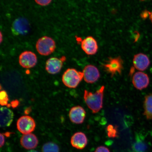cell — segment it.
<instances>
[{
    "label": "cell",
    "instance_id": "cell-1",
    "mask_svg": "<svg viewBox=\"0 0 152 152\" xmlns=\"http://www.w3.org/2000/svg\"><path fill=\"white\" fill-rule=\"evenodd\" d=\"M105 87L102 86L95 93L84 91L83 98L87 105L93 113H98L103 107L104 94Z\"/></svg>",
    "mask_w": 152,
    "mask_h": 152
},
{
    "label": "cell",
    "instance_id": "cell-2",
    "mask_svg": "<svg viewBox=\"0 0 152 152\" xmlns=\"http://www.w3.org/2000/svg\"><path fill=\"white\" fill-rule=\"evenodd\" d=\"M83 72L77 71L74 68H69L64 72L62 77L64 84L68 88H76L82 80Z\"/></svg>",
    "mask_w": 152,
    "mask_h": 152
},
{
    "label": "cell",
    "instance_id": "cell-3",
    "mask_svg": "<svg viewBox=\"0 0 152 152\" xmlns=\"http://www.w3.org/2000/svg\"><path fill=\"white\" fill-rule=\"evenodd\" d=\"M36 47L40 54L48 56L54 52L56 48V43L52 38L45 36L38 40Z\"/></svg>",
    "mask_w": 152,
    "mask_h": 152
},
{
    "label": "cell",
    "instance_id": "cell-4",
    "mask_svg": "<svg viewBox=\"0 0 152 152\" xmlns=\"http://www.w3.org/2000/svg\"><path fill=\"white\" fill-rule=\"evenodd\" d=\"M123 61L121 57L109 58L106 64H103L104 71L110 74L111 77L117 74L121 75L123 69Z\"/></svg>",
    "mask_w": 152,
    "mask_h": 152
},
{
    "label": "cell",
    "instance_id": "cell-5",
    "mask_svg": "<svg viewBox=\"0 0 152 152\" xmlns=\"http://www.w3.org/2000/svg\"><path fill=\"white\" fill-rule=\"evenodd\" d=\"M36 126L35 121L29 116H23L17 121V128L19 132L24 134L33 132L35 130Z\"/></svg>",
    "mask_w": 152,
    "mask_h": 152
},
{
    "label": "cell",
    "instance_id": "cell-6",
    "mask_svg": "<svg viewBox=\"0 0 152 152\" xmlns=\"http://www.w3.org/2000/svg\"><path fill=\"white\" fill-rule=\"evenodd\" d=\"M37 61V56L31 51H24L20 54L19 58L20 65L23 67L28 69L35 66Z\"/></svg>",
    "mask_w": 152,
    "mask_h": 152
},
{
    "label": "cell",
    "instance_id": "cell-7",
    "mask_svg": "<svg viewBox=\"0 0 152 152\" xmlns=\"http://www.w3.org/2000/svg\"><path fill=\"white\" fill-rule=\"evenodd\" d=\"M66 60L65 57L61 58H51L48 60L45 64V69L52 75L58 73L62 69L64 62Z\"/></svg>",
    "mask_w": 152,
    "mask_h": 152
},
{
    "label": "cell",
    "instance_id": "cell-8",
    "mask_svg": "<svg viewBox=\"0 0 152 152\" xmlns=\"http://www.w3.org/2000/svg\"><path fill=\"white\" fill-rule=\"evenodd\" d=\"M83 72V78L87 83H94L97 81L100 77V72L97 68L91 64L86 66Z\"/></svg>",
    "mask_w": 152,
    "mask_h": 152
},
{
    "label": "cell",
    "instance_id": "cell-9",
    "mask_svg": "<svg viewBox=\"0 0 152 152\" xmlns=\"http://www.w3.org/2000/svg\"><path fill=\"white\" fill-rule=\"evenodd\" d=\"M132 82L135 88L142 90L147 88L150 83L147 74L141 72H137L133 76Z\"/></svg>",
    "mask_w": 152,
    "mask_h": 152
},
{
    "label": "cell",
    "instance_id": "cell-10",
    "mask_svg": "<svg viewBox=\"0 0 152 152\" xmlns=\"http://www.w3.org/2000/svg\"><path fill=\"white\" fill-rule=\"evenodd\" d=\"M30 29V25L28 21L23 18H19L15 21L12 24V31L17 35H25Z\"/></svg>",
    "mask_w": 152,
    "mask_h": 152
},
{
    "label": "cell",
    "instance_id": "cell-11",
    "mask_svg": "<svg viewBox=\"0 0 152 152\" xmlns=\"http://www.w3.org/2000/svg\"><path fill=\"white\" fill-rule=\"evenodd\" d=\"M86 112L83 107L80 106H75L71 108L69 113L70 120L76 124H81L84 122Z\"/></svg>",
    "mask_w": 152,
    "mask_h": 152
},
{
    "label": "cell",
    "instance_id": "cell-12",
    "mask_svg": "<svg viewBox=\"0 0 152 152\" xmlns=\"http://www.w3.org/2000/svg\"><path fill=\"white\" fill-rule=\"evenodd\" d=\"M83 50L88 55H94L97 52L98 47L96 39L92 37H87L81 42Z\"/></svg>",
    "mask_w": 152,
    "mask_h": 152
},
{
    "label": "cell",
    "instance_id": "cell-13",
    "mask_svg": "<svg viewBox=\"0 0 152 152\" xmlns=\"http://www.w3.org/2000/svg\"><path fill=\"white\" fill-rule=\"evenodd\" d=\"M133 63L134 68L143 71L149 67L150 61L147 55L142 53H139L134 56Z\"/></svg>",
    "mask_w": 152,
    "mask_h": 152
},
{
    "label": "cell",
    "instance_id": "cell-14",
    "mask_svg": "<svg viewBox=\"0 0 152 152\" xmlns=\"http://www.w3.org/2000/svg\"><path fill=\"white\" fill-rule=\"evenodd\" d=\"M71 142L73 147L81 150L86 147L88 143V140L84 133L77 132L75 133L72 137Z\"/></svg>",
    "mask_w": 152,
    "mask_h": 152
},
{
    "label": "cell",
    "instance_id": "cell-15",
    "mask_svg": "<svg viewBox=\"0 0 152 152\" xmlns=\"http://www.w3.org/2000/svg\"><path fill=\"white\" fill-rule=\"evenodd\" d=\"M21 145L25 149L28 150L35 149L39 143L37 137L31 134H23L20 140Z\"/></svg>",
    "mask_w": 152,
    "mask_h": 152
},
{
    "label": "cell",
    "instance_id": "cell-16",
    "mask_svg": "<svg viewBox=\"0 0 152 152\" xmlns=\"http://www.w3.org/2000/svg\"><path fill=\"white\" fill-rule=\"evenodd\" d=\"M14 118V113L8 108L3 107L1 109L0 125L1 128L9 127L12 123Z\"/></svg>",
    "mask_w": 152,
    "mask_h": 152
},
{
    "label": "cell",
    "instance_id": "cell-17",
    "mask_svg": "<svg viewBox=\"0 0 152 152\" xmlns=\"http://www.w3.org/2000/svg\"><path fill=\"white\" fill-rule=\"evenodd\" d=\"M144 115L148 120H152V93L145 96L144 101Z\"/></svg>",
    "mask_w": 152,
    "mask_h": 152
},
{
    "label": "cell",
    "instance_id": "cell-18",
    "mask_svg": "<svg viewBox=\"0 0 152 152\" xmlns=\"http://www.w3.org/2000/svg\"><path fill=\"white\" fill-rule=\"evenodd\" d=\"M147 144L143 140L138 138L132 146L133 152H145L147 149Z\"/></svg>",
    "mask_w": 152,
    "mask_h": 152
},
{
    "label": "cell",
    "instance_id": "cell-19",
    "mask_svg": "<svg viewBox=\"0 0 152 152\" xmlns=\"http://www.w3.org/2000/svg\"><path fill=\"white\" fill-rule=\"evenodd\" d=\"M108 137L110 138H115L118 137V127L116 125L112 124L108 125L106 128Z\"/></svg>",
    "mask_w": 152,
    "mask_h": 152
},
{
    "label": "cell",
    "instance_id": "cell-20",
    "mask_svg": "<svg viewBox=\"0 0 152 152\" xmlns=\"http://www.w3.org/2000/svg\"><path fill=\"white\" fill-rule=\"evenodd\" d=\"M42 151L43 152H59V148L56 144L49 142L43 145Z\"/></svg>",
    "mask_w": 152,
    "mask_h": 152
},
{
    "label": "cell",
    "instance_id": "cell-21",
    "mask_svg": "<svg viewBox=\"0 0 152 152\" xmlns=\"http://www.w3.org/2000/svg\"><path fill=\"white\" fill-rule=\"evenodd\" d=\"M9 100L8 96L4 91H1V104L2 106H5L7 104Z\"/></svg>",
    "mask_w": 152,
    "mask_h": 152
},
{
    "label": "cell",
    "instance_id": "cell-22",
    "mask_svg": "<svg viewBox=\"0 0 152 152\" xmlns=\"http://www.w3.org/2000/svg\"><path fill=\"white\" fill-rule=\"evenodd\" d=\"M36 3L41 6H46L51 3L52 0H35Z\"/></svg>",
    "mask_w": 152,
    "mask_h": 152
},
{
    "label": "cell",
    "instance_id": "cell-23",
    "mask_svg": "<svg viewBox=\"0 0 152 152\" xmlns=\"http://www.w3.org/2000/svg\"><path fill=\"white\" fill-rule=\"evenodd\" d=\"M94 152H110L109 149L103 146H101L96 148Z\"/></svg>",
    "mask_w": 152,
    "mask_h": 152
},
{
    "label": "cell",
    "instance_id": "cell-24",
    "mask_svg": "<svg viewBox=\"0 0 152 152\" xmlns=\"http://www.w3.org/2000/svg\"><path fill=\"white\" fill-rule=\"evenodd\" d=\"M151 14V12H149V11L145 10L142 11L140 14V17L143 20H145L148 17H149Z\"/></svg>",
    "mask_w": 152,
    "mask_h": 152
},
{
    "label": "cell",
    "instance_id": "cell-25",
    "mask_svg": "<svg viewBox=\"0 0 152 152\" xmlns=\"http://www.w3.org/2000/svg\"><path fill=\"white\" fill-rule=\"evenodd\" d=\"M133 37L134 39V42H136L140 37V34L138 32L135 31L133 33Z\"/></svg>",
    "mask_w": 152,
    "mask_h": 152
},
{
    "label": "cell",
    "instance_id": "cell-26",
    "mask_svg": "<svg viewBox=\"0 0 152 152\" xmlns=\"http://www.w3.org/2000/svg\"><path fill=\"white\" fill-rule=\"evenodd\" d=\"M0 140H1L0 146H1V147L4 145L5 142V137L3 134H1V135H0Z\"/></svg>",
    "mask_w": 152,
    "mask_h": 152
},
{
    "label": "cell",
    "instance_id": "cell-27",
    "mask_svg": "<svg viewBox=\"0 0 152 152\" xmlns=\"http://www.w3.org/2000/svg\"><path fill=\"white\" fill-rule=\"evenodd\" d=\"M149 18L150 19V20H151V21L152 23V11L151 12V15H150V16H149Z\"/></svg>",
    "mask_w": 152,
    "mask_h": 152
},
{
    "label": "cell",
    "instance_id": "cell-28",
    "mask_svg": "<svg viewBox=\"0 0 152 152\" xmlns=\"http://www.w3.org/2000/svg\"><path fill=\"white\" fill-rule=\"evenodd\" d=\"M2 33L1 32V43L2 42Z\"/></svg>",
    "mask_w": 152,
    "mask_h": 152
},
{
    "label": "cell",
    "instance_id": "cell-29",
    "mask_svg": "<svg viewBox=\"0 0 152 152\" xmlns=\"http://www.w3.org/2000/svg\"><path fill=\"white\" fill-rule=\"evenodd\" d=\"M28 152H39L37 151H34V150H32V151H30Z\"/></svg>",
    "mask_w": 152,
    "mask_h": 152
},
{
    "label": "cell",
    "instance_id": "cell-30",
    "mask_svg": "<svg viewBox=\"0 0 152 152\" xmlns=\"http://www.w3.org/2000/svg\"><path fill=\"white\" fill-rule=\"evenodd\" d=\"M140 1H146V0H140Z\"/></svg>",
    "mask_w": 152,
    "mask_h": 152
}]
</instances>
